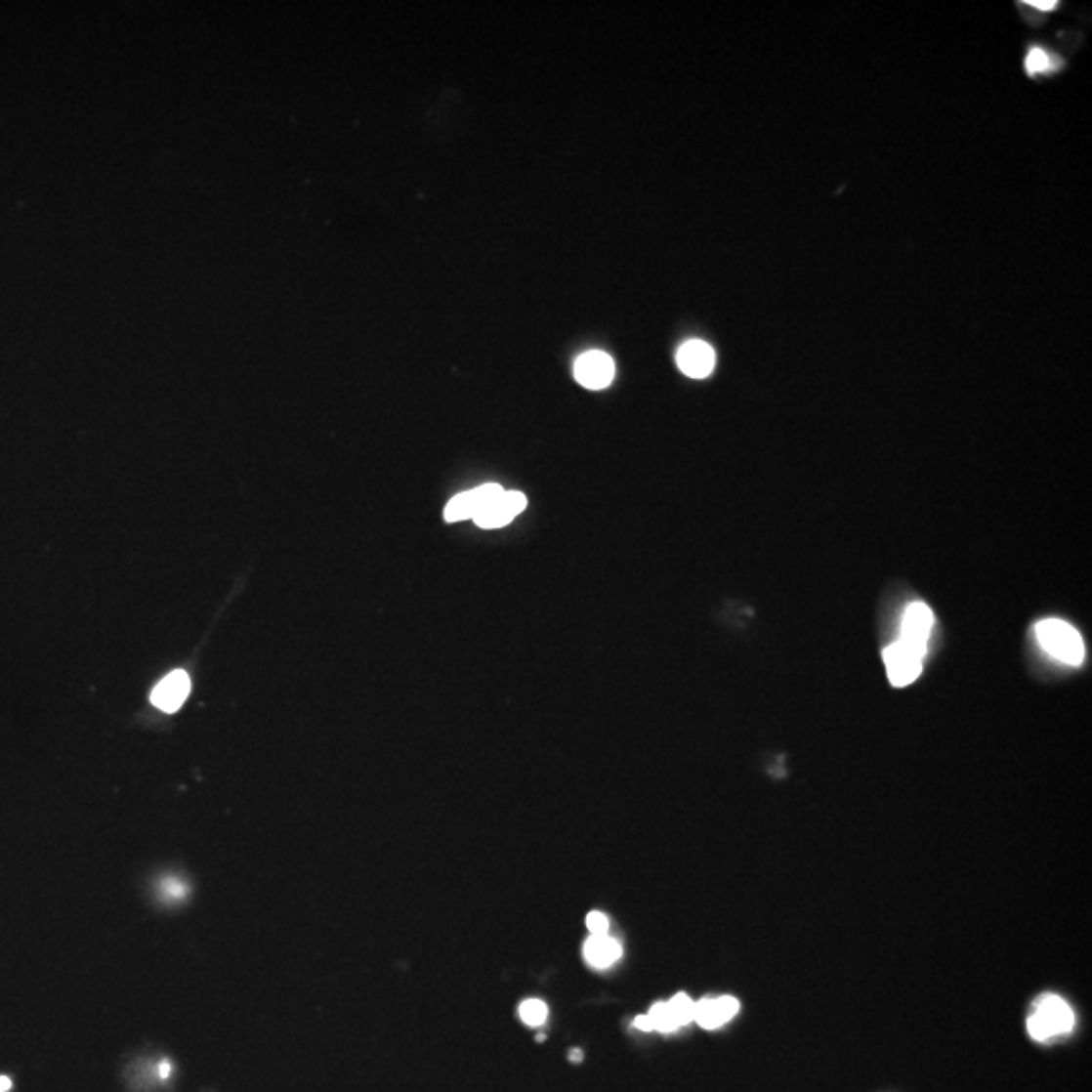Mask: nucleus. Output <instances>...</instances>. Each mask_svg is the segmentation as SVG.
<instances>
[{
  "mask_svg": "<svg viewBox=\"0 0 1092 1092\" xmlns=\"http://www.w3.org/2000/svg\"><path fill=\"white\" fill-rule=\"evenodd\" d=\"M1040 646L1060 662L1080 666L1084 662V642L1078 631L1060 619H1046L1036 625Z\"/></svg>",
  "mask_w": 1092,
  "mask_h": 1092,
  "instance_id": "obj_1",
  "label": "nucleus"
},
{
  "mask_svg": "<svg viewBox=\"0 0 1092 1092\" xmlns=\"http://www.w3.org/2000/svg\"><path fill=\"white\" fill-rule=\"evenodd\" d=\"M1074 1026L1072 1010L1067 1001L1056 995H1044L1028 1020V1031L1033 1040H1048L1058 1033H1067Z\"/></svg>",
  "mask_w": 1092,
  "mask_h": 1092,
  "instance_id": "obj_2",
  "label": "nucleus"
},
{
  "mask_svg": "<svg viewBox=\"0 0 1092 1092\" xmlns=\"http://www.w3.org/2000/svg\"><path fill=\"white\" fill-rule=\"evenodd\" d=\"M923 653L908 648L903 642H897L884 650V664L888 680L897 688H904L912 684L923 670Z\"/></svg>",
  "mask_w": 1092,
  "mask_h": 1092,
  "instance_id": "obj_3",
  "label": "nucleus"
},
{
  "mask_svg": "<svg viewBox=\"0 0 1092 1092\" xmlns=\"http://www.w3.org/2000/svg\"><path fill=\"white\" fill-rule=\"evenodd\" d=\"M574 377L587 389H606L615 377V364L609 355L591 351L574 362Z\"/></svg>",
  "mask_w": 1092,
  "mask_h": 1092,
  "instance_id": "obj_4",
  "label": "nucleus"
},
{
  "mask_svg": "<svg viewBox=\"0 0 1092 1092\" xmlns=\"http://www.w3.org/2000/svg\"><path fill=\"white\" fill-rule=\"evenodd\" d=\"M931 629H933L931 609L925 606V603H914V606H910L906 609L904 617H903V629H901V640L899 642L906 644L908 648H912L918 653L925 655Z\"/></svg>",
  "mask_w": 1092,
  "mask_h": 1092,
  "instance_id": "obj_5",
  "label": "nucleus"
},
{
  "mask_svg": "<svg viewBox=\"0 0 1092 1092\" xmlns=\"http://www.w3.org/2000/svg\"><path fill=\"white\" fill-rule=\"evenodd\" d=\"M678 366L690 379H706L714 370V351L702 340H688L678 351Z\"/></svg>",
  "mask_w": 1092,
  "mask_h": 1092,
  "instance_id": "obj_6",
  "label": "nucleus"
},
{
  "mask_svg": "<svg viewBox=\"0 0 1092 1092\" xmlns=\"http://www.w3.org/2000/svg\"><path fill=\"white\" fill-rule=\"evenodd\" d=\"M190 693V678L187 672L177 670L162 678L152 690V704L162 712H177Z\"/></svg>",
  "mask_w": 1092,
  "mask_h": 1092,
  "instance_id": "obj_7",
  "label": "nucleus"
},
{
  "mask_svg": "<svg viewBox=\"0 0 1092 1092\" xmlns=\"http://www.w3.org/2000/svg\"><path fill=\"white\" fill-rule=\"evenodd\" d=\"M525 508H526L525 494L504 492L502 498L496 504H492L490 508H485L483 512L476 514L474 521L482 528H500V526L508 525L510 521H514L516 516H519Z\"/></svg>",
  "mask_w": 1092,
  "mask_h": 1092,
  "instance_id": "obj_8",
  "label": "nucleus"
},
{
  "mask_svg": "<svg viewBox=\"0 0 1092 1092\" xmlns=\"http://www.w3.org/2000/svg\"><path fill=\"white\" fill-rule=\"evenodd\" d=\"M738 1012V1001L735 997H706L696 1003L694 1020L704 1029H716L727 1024Z\"/></svg>",
  "mask_w": 1092,
  "mask_h": 1092,
  "instance_id": "obj_9",
  "label": "nucleus"
},
{
  "mask_svg": "<svg viewBox=\"0 0 1092 1092\" xmlns=\"http://www.w3.org/2000/svg\"><path fill=\"white\" fill-rule=\"evenodd\" d=\"M583 955L591 967L606 969L621 957V945L608 935L589 937L583 946Z\"/></svg>",
  "mask_w": 1092,
  "mask_h": 1092,
  "instance_id": "obj_10",
  "label": "nucleus"
},
{
  "mask_svg": "<svg viewBox=\"0 0 1092 1092\" xmlns=\"http://www.w3.org/2000/svg\"><path fill=\"white\" fill-rule=\"evenodd\" d=\"M634 1026L640 1028V1029H644V1031H651V1029H657V1031H674V1029L680 1028V1024H678V1020H676V1016H674V1012H672V1008H670V1003H668V1001H664V1003H655L653 1008L650 1010L648 1016H638V1018H636Z\"/></svg>",
  "mask_w": 1092,
  "mask_h": 1092,
  "instance_id": "obj_11",
  "label": "nucleus"
},
{
  "mask_svg": "<svg viewBox=\"0 0 1092 1092\" xmlns=\"http://www.w3.org/2000/svg\"><path fill=\"white\" fill-rule=\"evenodd\" d=\"M474 516H476V500H474L472 490L455 496L445 506V521L447 523H459V521H466V519H474Z\"/></svg>",
  "mask_w": 1092,
  "mask_h": 1092,
  "instance_id": "obj_12",
  "label": "nucleus"
},
{
  "mask_svg": "<svg viewBox=\"0 0 1092 1092\" xmlns=\"http://www.w3.org/2000/svg\"><path fill=\"white\" fill-rule=\"evenodd\" d=\"M521 1018L525 1024L528 1026H542L549 1018V1008H546V1003L540 999H526L523 1001L521 1010H519Z\"/></svg>",
  "mask_w": 1092,
  "mask_h": 1092,
  "instance_id": "obj_13",
  "label": "nucleus"
},
{
  "mask_svg": "<svg viewBox=\"0 0 1092 1092\" xmlns=\"http://www.w3.org/2000/svg\"><path fill=\"white\" fill-rule=\"evenodd\" d=\"M668 1003H670V1008H672V1012H674V1016H676V1020H678L680 1028H682V1026H686V1024H690V1022H693V1020H694V1012H696V1001H693V999H690V997H688L686 993H678V995H674V997H672V999H670Z\"/></svg>",
  "mask_w": 1092,
  "mask_h": 1092,
  "instance_id": "obj_14",
  "label": "nucleus"
},
{
  "mask_svg": "<svg viewBox=\"0 0 1092 1092\" xmlns=\"http://www.w3.org/2000/svg\"><path fill=\"white\" fill-rule=\"evenodd\" d=\"M1050 67H1052L1050 57H1048L1042 49L1033 47V49L1028 53V57H1026V71H1028L1029 75H1036V73L1048 71Z\"/></svg>",
  "mask_w": 1092,
  "mask_h": 1092,
  "instance_id": "obj_15",
  "label": "nucleus"
},
{
  "mask_svg": "<svg viewBox=\"0 0 1092 1092\" xmlns=\"http://www.w3.org/2000/svg\"><path fill=\"white\" fill-rule=\"evenodd\" d=\"M587 929L591 937H603L609 931V918L603 912H589L587 914Z\"/></svg>",
  "mask_w": 1092,
  "mask_h": 1092,
  "instance_id": "obj_16",
  "label": "nucleus"
},
{
  "mask_svg": "<svg viewBox=\"0 0 1092 1092\" xmlns=\"http://www.w3.org/2000/svg\"><path fill=\"white\" fill-rule=\"evenodd\" d=\"M1028 5L1040 11H1054L1058 7L1056 0H1028Z\"/></svg>",
  "mask_w": 1092,
  "mask_h": 1092,
  "instance_id": "obj_17",
  "label": "nucleus"
},
{
  "mask_svg": "<svg viewBox=\"0 0 1092 1092\" xmlns=\"http://www.w3.org/2000/svg\"><path fill=\"white\" fill-rule=\"evenodd\" d=\"M11 1086H13L11 1078H7V1076H0V1092H9V1090H11Z\"/></svg>",
  "mask_w": 1092,
  "mask_h": 1092,
  "instance_id": "obj_18",
  "label": "nucleus"
},
{
  "mask_svg": "<svg viewBox=\"0 0 1092 1092\" xmlns=\"http://www.w3.org/2000/svg\"><path fill=\"white\" fill-rule=\"evenodd\" d=\"M168 1072H170V1067H168V1065H166V1062H164V1065H160V1076H162V1078H166V1076H168Z\"/></svg>",
  "mask_w": 1092,
  "mask_h": 1092,
  "instance_id": "obj_19",
  "label": "nucleus"
}]
</instances>
